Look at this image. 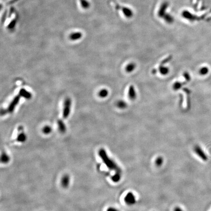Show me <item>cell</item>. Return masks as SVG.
Listing matches in <instances>:
<instances>
[{
  "label": "cell",
  "mask_w": 211,
  "mask_h": 211,
  "mask_svg": "<svg viewBox=\"0 0 211 211\" xmlns=\"http://www.w3.org/2000/svg\"><path fill=\"white\" fill-rule=\"evenodd\" d=\"M98 153L100 157H101L105 164L109 169L116 171V172L121 173V170L119 167L118 166L115 162L108 157L105 150H104L103 149H101L99 150Z\"/></svg>",
  "instance_id": "cell-1"
},
{
  "label": "cell",
  "mask_w": 211,
  "mask_h": 211,
  "mask_svg": "<svg viewBox=\"0 0 211 211\" xmlns=\"http://www.w3.org/2000/svg\"><path fill=\"white\" fill-rule=\"evenodd\" d=\"M72 106V100L69 98L65 99L64 108H63V116L64 119H67L69 115Z\"/></svg>",
  "instance_id": "cell-2"
},
{
  "label": "cell",
  "mask_w": 211,
  "mask_h": 211,
  "mask_svg": "<svg viewBox=\"0 0 211 211\" xmlns=\"http://www.w3.org/2000/svg\"><path fill=\"white\" fill-rule=\"evenodd\" d=\"M20 96L19 95L16 96H15L13 100L12 101V102L10 103V104L9 106V107L7 108V109L6 110L7 112H9V113H11L13 112L15 108L16 107V106L18 105L19 103V102L20 100Z\"/></svg>",
  "instance_id": "cell-3"
},
{
  "label": "cell",
  "mask_w": 211,
  "mask_h": 211,
  "mask_svg": "<svg viewBox=\"0 0 211 211\" xmlns=\"http://www.w3.org/2000/svg\"><path fill=\"white\" fill-rule=\"evenodd\" d=\"M193 150L195 153L203 161H207L208 160V157L206 154L204 152L200 146H199L198 145H196V146H194Z\"/></svg>",
  "instance_id": "cell-4"
},
{
  "label": "cell",
  "mask_w": 211,
  "mask_h": 211,
  "mask_svg": "<svg viewBox=\"0 0 211 211\" xmlns=\"http://www.w3.org/2000/svg\"><path fill=\"white\" fill-rule=\"evenodd\" d=\"M18 134L16 140L20 142H24L27 139L26 135L25 134L22 126H19L18 128Z\"/></svg>",
  "instance_id": "cell-5"
},
{
  "label": "cell",
  "mask_w": 211,
  "mask_h": 211,
  "mask_svg": "<svg viewBox=\"0 0 211 211\" xmlns=\"http://www.w3.org/2000/svg\"><path fill=\"white\" fill-rule=\"evenodd\" d=\"M124 200L126 204L129 205L134 204L136 201L135 196L132 193H127V194L126 195L125 198H124Z\"/></svg>",
  "instance_id": "cell-6"
},
{
  "label": "cell",
  "mask_w": 211,
  "mask_h": 211,
  "mask_svg": "<svg viewBox=\"0 0 211 211\" xmlns=\"http://www.w3.org/2000/svg\"><path fill=\"white\" fill-rule=\"evenodd\" d=\"M19 95L27 99H30L32 97V93L25 89H21L20 90Z\"/></svg>",
  "instance_id": "cell-7"
},
{
  "label": "cell",
  "mask_w": 211,
  "mask_h": 211,
  "mask_svg": "<svg viewBox=\"0 0 211 211\" xmlns=\"http://www.w3.org/2000/svg\"><path fill=\"white\" fill-rule=\"evenodd\" d=\"M69 183V176L67 175H64L61 179V185L64 188H67Z\"/></svg>",
  "instance_id": "cell-8"
},
{
  "label": "cell",
  "mask_w": 211,
  "mask_h": 211,
  "mask_svg": "<svg viewBox=\"0 0 211 211\" xmlns=\"http://www.w3.org/2000/svg\"><path fill=\"white\" fill-rule=\"evenodd\" d=\"M57 124L59 131L62 133L65 132L66 131V127L65 126V124L64 123V122L62 120L59 119L57 121Z\"/></svg>",
  "instance_id": "cell-9"
},
{
  "label": "cell",
  "mask_w": 211,
  "mask_h": 211,
  "mask_svg": "<svg viewBox=\"0 0 211 211\" xmlns=\"http://www.w3.org/2000/svg\"><path fill=\"white\" fill-rule=\"evenodd\" d=\"M82 34L81 32H75L71 34L69 36V38L73 41L77 40L81 38Z\"/></svg>",
  "instance_id": "cell-10"
},
{
  "label": "cell",
  "mask_w": 211,
  "mask_h": 211,
  "mask_svg": "<svg viewBox=\"0 0 211 211\" xmlns=\"http://www.w3.org/2000/svg\"><path fill=\"white\" fill-rule=\"evenodd\" d=\"M129 95L130 98L131 99H134L135 98V93L134 88L132 85H130L129 88Z\"/></svg>",
  "instance_id": "cell-11"
},
{
  "label": "cell",
  "mask_w": 211,
  "mask_h": 211,
  "mask_svg": "<svg viewBox=\"0 0 211 211\" xmlns=\"http://www.w3.org/2000/svg\"><path fill=\"white\" fill-rule=\"evenodd\" d=\"M9 157L7 154H6L5 153H3L2 155H1V162L3 163H7V162H9Z\"/></svg>",
  "instance_id": "cell-12"
},
{
  "label": "cell",
  "mask_w": 211,
  "mask_h": 211,
  "mask_svg": "<svg viewBox=\"0 0 211 211\" xmlns=\"http://www.w3.org/2000/svg\"><path fill=\"white\" fill-rule=\"evenodd\" d=\"M120 173H119V172H116V173L114 175L112 176V181L114 182H118L120 178H121V175H120Z\"/></svg>",
  "instance_id": "cell-13"
},
{
  "label": "cell",
  "mask_w": 211,
  "mask_h": 211,
  "mask_svg": "<svg viewBox=\"0 0 211 211\" xmlns=\"http://www.w3.org/2000/svg\"><path fill=\"white\" fill-rule=\"evenodd\" d=\"M17 19H14L13 20H12L9 23V25L7 26V28L9 29H13L15 26H16V22H17Z\"/></svg>",
  "instance_id": "cell-14"
},
{
  "label": "cell",
  "mask_w": 211,
  "mask_h": 211,
  "mask_svg": "<svg viewBox=\"0 0 211 211\" xmlns=\"http://www.w3.org/2000/svg\"><path fill=\"white\" fill-rule=\"evenodd\" d=\"M81 5L84 9H88L90 6L89 3L86 0H80Z\"/></svg>",
  "instance_id": "cell-15"
},
{
  "label": "cell",
  "mask_w": 211,
  "mask_h": 211,
  "mask_svg": "<svg viewBox=\"0 0 211 211\" xmlns=\"http://www.w3.org/2000/svg\"><path fill=\"white\" fill-rule=\"evenodd\" d=\"M108 95V90H105V89L101 90L99 92V96H100L101 97H102V98L106 97V96Z\"/></svg>",
  "instance_id": "cell-16"
},
{
  "label": "cell",
  "mask_w": 211,
  "mask_h": 211,
  "mask_svg": "<svg viewBox=\"0 0 211 211\" xmlns=\"http://www.w3.org/2000/svg\"><path fill=\"white\" fill-rule=\"evenodd\" d=\"M159 72L163 75H165L168 72H169V69L167 67H159Z\"/></svg>",
  "instance_id": "cell-17"
},
{
  "label": "cell",
  "mask_w": 211,
  "mask_h": 211,
  "mask_svg": "<svg viewBox=\"0 0 211 211\" xmlns=\"http://www.w3.org/2000/svg\"><path fill=\"white\" fill-rule=\"evenodd\" d=\"M51 131V128L50 127V126H45V127L43 129V132L45 134H49Z\"/></svg>",
  "instance_id": "cell-18"
},
{
  "label": "cell",
  "mask_w": 211,
  "mask_h": 211,
  "mask_svg": "<svg viewBox=\"0 0 211 211\" xmlns=\"http://www.w3.org/2000/svg\"><path fill=\"white\" fill-rule=\"evenodd\" d=\"M163 162V159L162 157H159L157 158L155 161V164L157 166H161L162 163Z\"/></svg>",
  "instance_id": "cell-19"
},
{
  "label": "cell",
  "mask_w": 211,
  "mask_h": 211,
  "mask_svg": "<svg viewBox=\"0 0 211 211\" xmlns=\"http://www.w3.org/2000/svg\"><path fill=\"white\" fill-rule=\"evenodd\" d=\"M135 68V65L134 64H130L127 67H126V70L128 72H132L134 68Z\"/></svg>",
  "instance_id": "cell-20"
},
{
  "label": "cell",
  "mask_w": 211,
  "mask_h": 211,
  "mask_svg": "<svg viewBox=\"0 0 211 211\" xmlns=\"http://www.w3.org/2000/svg\"><path fill=\"white\" fill-rule=\"evenodd\" d=\"M208 72H209V69L208 67H202L201 69H200L199 72L201 75H205Z\"/></svg>",
  "instance_id": "cell-21"
},
{
  "label": "cell",
  "mask_w": 211,
  "mask_h": 211,
  "mask_svg": "<svg viewBox=\"0 0 211 211\" xmlns=\"http://www.w3.org/2000/svg\"><path fill=\"white\" fill-rule=\"evenodd\" d=\"M117 106L120 108H124L126 107V104L123 101H119L117 104Z\"/></svg>",
  "instance_id": "cell-22"
},
{
  "label": "cell",
  "mask_w": 211,
  "mask_h": 211,
  "mask_svg": "<svg viewBox=\"0 0 211 211\" xmlns=\"http://www.w3.org/2000/svg\"><path fill=\"white\" fill-rule=\"evenodd\" d=\"M18 1V0H10L9 2L7 3L6 5H12V4H14V3L17 2Z\"/></svg>",
  "instance_id": "cell-23"
},
{
  "label": "cell",
  "mask_w": 211,
  "mask_h": 211,
  "mask_svg": "<svg viewBox=\"0 0 211 211\" xmlns=\"http://www.w3.org/2000/svg\"><path fill=\"white\" fill-rule=\"evenodd\" d=\"M174 211H183L181 208H180L179 207H175L174 209Z\"/></svg>",
  "instance_id": "cell-24"
},
{
  "label": "cell",
  "mask_w": 211,
  "mask_h": 211,
  "mask_svg": "<svg viewBox=\"0 0 211 211\" xmlns=\"http://www.w3.org/2000/svg\"><path fill=\"white\" fill-rule=\"evenodd\" d=\"M107 211H118L116 209H114V208H110L108 209Z\"/></svg>",
  "instance_id": "cell-25"
}]
</instances>
